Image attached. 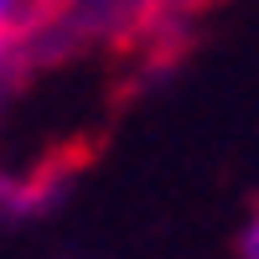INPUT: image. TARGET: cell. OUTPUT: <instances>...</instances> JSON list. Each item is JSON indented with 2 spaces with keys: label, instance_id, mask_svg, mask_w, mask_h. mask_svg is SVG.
<instances>
[{
  "label": "cell",
  "instance_id": "2",
  "mask_svg": "<svg viewBox=\"0 0 259 259\" xmlns=\"http://www.w3.org/2000/svg\"><path fill=\"white\" fill-rule=\"evenodd\" d=\"M239 259H259V207H254V218L239 233Z\"/></svg>",
  "mask_w": 259,
  "mask_h": 259
},
{
  "label": "cell",
  "instance_id": "1",
  "mask_svg": "<svg viewBox=\"0 0 259 259\" xmlns=\"http://www.w3.org/2000/svg\"><path fill=\"white\" fill-rule=\"evenodd\" d=\"M47 6H52V0H0V73H6V62L21 52V41L31 36L36 16Z\"/></svg>",
  "mask_w": 259,
  "mask_h": 259
}]
</instances>
